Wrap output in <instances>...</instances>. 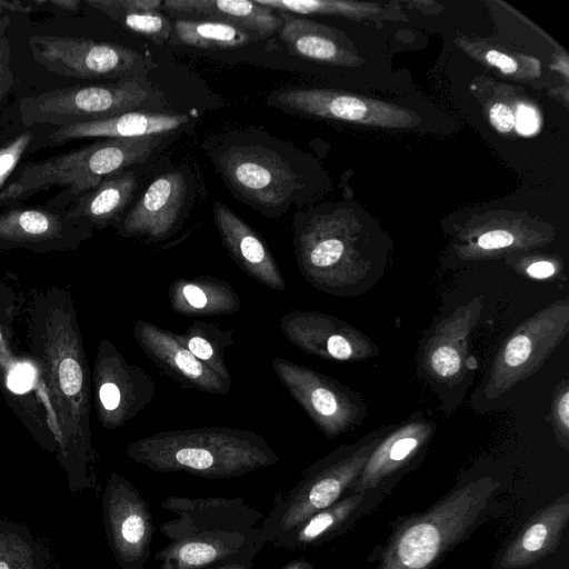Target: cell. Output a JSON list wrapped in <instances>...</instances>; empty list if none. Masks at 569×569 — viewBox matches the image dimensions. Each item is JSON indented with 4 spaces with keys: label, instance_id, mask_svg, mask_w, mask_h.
Here are the masks:
<instances>
[{
    "label": "cell",
    "instance_id": "cell-25",
    "mask_svg": "<svg viewBox=\"0 0 569 569\" xmlns=\"http://www.w3.org/2000/svg\"><path fill=\"white\" fill-rule=\"evenodd\" d=\"M171 309L183 317H212L233 315L241 300L228 282L211 276L179 278L168 290Z\"/></svg>",
    "mask_w": 569,
    "mask_h": 569
},
{
    "label": "cell",
    "instance_id": "cell-45",
    "mask_svg": "<svg viewBox=\"0 0 569 569\" xmlns=\"http://www.w3.org/2000/svg\"><path fill=\"white\" fill-rule=\"evenodd\" d=\"M254 560L232 561L210 569H252Z\"/></svg>",
    "mask_w": 569,
    "mask_h": 569
},
{
    "label": "cell",
    "instance_id": "cell-36",
    "mask_svg": "<svg viewBox=\"0 0 569 569\" xmlns=\"http://www.w3.org/2000/svg\"><path fill=\"white\" fill-rule=\"evenodd\" d=\"M31 141L32 132L26 131L0 148V191Z\"/></svg>",
    "mask_w": 569,
    "mask_h": 569
},
{
    "label": "cell",
    "instance_id": "cell-2",
    "mask_svg": "<svg viewBox=\"0 0 569 569\" xmlns=\"http://www.w3.org/2000/svg\"><path fill=\"white\" fill-rule=\"evenodd\" d=\"M160 507L176 518L159 523L168 540L154 555L159 569H210L254 560L266 545L264 516L242 497L168 496Z\"/></svg>",
    "mask_w": 569,
    "mask_h": 569
},
{
    "label": "cell",
    "instance_id": "cell-43",
    "mask_svg": "<svg viewBox=\"0 0 569 569\" xmlns=\"http://www.w3.org/2000/svg\"><path fill=\"white\" fill-rule=\"evenodd\" d=\"M32 10H36V7L32 4L31 1L23 2L20 0H13V1L0 0V12H2V11L30 12Z\"/></svg>",
    "mask_w": 569,
    "mask_h": 569
},
{
    "label": "cell",
    "instance_id": "cell-26",
    "mask_svg": "<svg viewBox=\"0 0 569 569\" xmlns=\"http://www.w3.org/2000/svg\"><path fill=\"white\" fill-rule=\"evenodd\" d=\"M569 519L567 496L536 513L501 557L507 569L521 568L536 562L558 543Z\"/></svg>",
    "mask_w": 569,
    "mask_h": 569
},
{
    "label": "cell",
    "instance_id": "cell-13",
    "mask_svg": "<svg viewBox=\"0 0 569 569\" xmlns=\"http://www.w3.org/2000/svg\"><path fill=\"white\" fill-rule=\"evenodd\" d=\"M32 58L52 73L77 79H113L127 76L141 61L127 47L67 36H32Z\"/></svg>",
    "mask_w": 569,
    "mask_h": 569
},
{
    "label": "cell",
    "instance_id": "cell-47",
    "mask_svg": "<svg viewBox=\"0 0 569 569\" xmlns=\"http://www.w3.org/2000/svg\"><path fill=\"white\" fill-rule=\"evenodd\" d=\"M0 569H9V567L7 563L0 562Z\"/></svg>",
    "mask_w": 569,
    "mask_h": 569
},
{
    "label": "cell",
    "instance_id": "cell-39",
    "mask_svg": "<svg viewBox=\"0 0 569 569\" xmlns=\"http://www.w3.org/2000/svg\"><path fill=\"white\" fill-rule=\"evenodd\" d=\"M489 118L491 124L499 132H509L515 127V113L503 103L493 104L490 109Z\"/></svg>",
    "mask_w": 569,
    "mask_h": 569
},
{
    "label": "cell",
    "instance_id": "cell-38",
    "mask_svg": "<svg viewBox=\"0 0 569 569\" xmlns=\"http://www.w3.org/2000/svg\"><path fill=\"white\" fill-rule=\"evenodd\" d=\"M517 242L513 233L506 229H493L481 233L477 238V247L482 252H493L508 249Z\"/></svg>",
    "mask_w": 569,
    "mask_h": 569
},
{
    "label": "cell",
    "instance_id": "cell-18",
    "mask_svg": "<svg viewBox=\"0 0 569 569\" xmlns=\"http://www.w3.org/2000/svg\"><path fill=\"white\" fill-rule=\"evenodd\" d=\"M133 337L152 362L182 387L209 395L226 396L229 392L231 383L198 360L172 331L139 319L133 325Z\"/></svg>",
    "mask_w": 569,
    "mask_h": 569
},
{
    "label": "cell",
    "instance_id": "cell-9",
    "mask_svg": "<svg viewBox=\"0 0 569 569\" xmlns=\"http://www.w3.org/2000/svg\"><path fill=\"white\" fill-rule=\"evenodd\" d=\"M569 331V299L540 309L505 340L477 397L491 401L535 373Z\"/></svg>",
    "mask_w": 569,
    "mask_h": 569
},
{
    "label": "cell",
    "instance_id": "cell-32",
    "mask_svg": "<svg viewBox=\"0 0 569 569\" xmlns=\"http://www.w3.org/2000/svg\"><path fill=\"white\" fill-rule=\"evenodd\" d=\"M26 293L0 277V358L14 359L21 352L16 341L14 321L21 316Z\"/></svg>",
    "mask_w": 569,
    "mask_h": 569
},
{
    "label": "cell",
    "instance_id": "cell-8",
    "mask_svg": "<svg viewBox=\"0 0 569 569\" xmlns=\"http://www.w3.org/2000/svg\"><path fill=\"white\" fill-rule=\"evenodd\" d=\"M293 250L301 276L313 288L336 297H357L376 286L383 268L360 257L341 228L330 220L295 227Z\"/></svg>",
    "mask_w": 569,
    "mask_h": 569
},
{
    "label": "cell",
    "instance_id": "cell-5",
    "mask_svg": "<svg viewBox=\"0 0 569 569\" xmlns=\"http://www.w3.org/2000/svg\"><path fill=\"white\" fill-rule=\"evenodd\" d=\"M392 425L371 430L307 468L290 489L279 490L261 521L266 543L286 535L313 513L337 502L359 477L372 450Z\"/></svg>",
    "mask_w": 569,
    "mask_h": 569
},
{
    "label": "cell",
    "instance_id": "cell-15",
    "mask_svg": "<svg viewBox=\"0 0 569 569\" xmlns=\"http://www.w3.org/2000/svg\"><path fill=\"white\" fill-rule=\"evenodd\" d=\"M279 325L289 342L326 360L353 362L379 353L366 333L331 315L292 310L280 318Z\"/></svg>",
    "mask_w": 569,
    "mask_h": 569
},
{
    "label": "cell",
    "instance_id": "cell-24",
    "mask_svg": "<svg viewBox=\"0 0 569 569\" xmlns=\"http://www.w3.org/2000/svg\"><path fill=\"white\" fill-rule=\"evenodd\" d=\"M187 121L186 114L130 111L106 119L57 128L50 133L49 141L52 144H61L82 138H140L169 132Z\"/></svg>",
    "mask_w": 569,
    "mask_h": 569
},
{
    "label": "cell",
    "instance_id": "cell-29",
    "mask_svg": "<svg viewBox=\"0 0 569 569\" xmlns=\"http://www.w3.org/2000/svg\"><path fill=\"white\" fill-rule=\"evenodd\" d=\"M231 329H222L206 321L192 322L184 332H173L174 338L198 360L204 363L221 379L231 383V376L226 363V351L234 343Z\"/></svg>",
    "mask_w": 569,
    "mask_h": 569
},
{
    "label": "cell",
    "instance_id": "cell-31",
    "mask_svg": "<svg viewBox=\"0 0 569 569\" xmlns=\"http://www.w3.org/2000/svg\"><path fill=\"white\" fill-rule=\"evenodd\" d=\"M174 32L180 42L203 49L239 48L252 40L239 28L210 20L178 19Z\"/></svg>",
    "mask_w": 569,
    "mask_h": 569
},
{
    "label": "cell",
    "instance_id": "cell-35",
    "mask_svg": "<svg viewBox=\"0 0 569 569\" xmlns=\"http://www.w3.org/2000/svg\"><path fill=\"white\" fill-rule=\"evenodd\" d=\"M86 2L113 19L132 12L157 11L163 4L160 0H88Z\"/></svg>",
    "mask_w": 569,
    "mask_h": 569
},
{
    "label": "cell",
    "instance_id": "cell-12",
    "mask_svg": "<svg viewBox=\"0 0 569 569\" xmlns=\"http://www.w3.org/2000/svg\"><path fill=\"white\" fill-rule=\"evenodd\" d=\"M92 396L100 425L113 430L124 426L154 398L150 373L126 360L109 340H100L91 372Z\"/></svg>",
    "mask_w": 569,
    "mask_h": 569
},
{
    "label": "cell",
    "instance_id": "cell-22",
    "mask_svg": "<svg viewBox=\"0 0 569 569\" xmlns=\"http://www.w3.org/2000/svg\"><path fill=\"white\" fill-rule=\"evenodd\" d=\"M214 223L223 247L236 264L260 284L283 291L286 281L261 237L226 204H213Z\"/></svg>",
    "mask_w": 569,
    "mask_h": 569
},
{
    "label": "cell",
    "instance_id": "cell-44",
    "mask_svg": "<svg viewBox=\"0 0 569 569\" xmlns=\"http://www.w3.org/2000/svg\"><path fill=\"white\" fill-rule=\"evenodd\" d=\"M46 4L56 7L57 9L73 11L78 10L80 2L77 0H50L44 1Z\"/></svg>",
    "mask_w": 569,
    "mask_h": 569
},
{
    "label": "cell",
    "instance_id": "cell-23",
    "mask_svg": "<svg viewBox=\"0 0 569 569\" xmlns=\"http://www.w3.org/2000/svg\"><path fill=\"white\" fill-rule=\"evenodd\" d=\"M163 8L179 17L207 18L239 28L252 39H263L281 27L271 9L248 0H166Z\"/></svg>",
    "mask_w": 569,
    "mask_h": 569
},
{
    "label": "cell",
    "instance_id": "cell-16",
    "mask_svg": "<svg viewBox=\"0 0 569 569\" xmlns=\"http://www.w3.org/2000/svg\"><path fill=\"white\" fill-rule=\"evenodd\" d=\"M93 229L71 218L67 210L16 208L0 212V250L37 253L76 250Z\"/></svg>",
    "mask_w": 569,
    "mask_h": 569
},
{
    "label": "cell",
    "instance_id": "cell-4",
    "mask_svg": "<svg viewBox=\"0 0 569 569\" xmlns=\"http://www.w3.org/2000/svg\"><path fill=\"white\" fill-rule=\"evenodd\" d=\"M497 488L498 481L492 477L471 480L402 523L376 569H430L476 526Z\"/></svg>",
    "mask_w": 569,
    "mask_h": 569
},
{
    "label": "cell",
    "instance_id": "cell-20",
    "mask_svg": "<svg viewBox=\"0 0 569 569\" xmlns=\"http://www.w3.org/2000/svg\"><path fill=\"white\" fill-rule=\"evenodd\" d=\"M0 390L14 413L36 438L57 441L46 389L36 363L24 353L0 358ZM58 442V441H57Z\"/></svg>",
    "mask_w": 569,
    "mask_h": 569
},
{
    "label": "cell",
    "instance_id": "cell-7",
    "mask_svg": "<svg viewBox=\"0 0 569 569\" xmlns=\"http://www.w3.org/2000/svg\"><path fill=\"white\" fill-rule=\"evenodd\" d=\"M485 306L482 296L455 308L435 321L417 349V373L438 397L450 416L463 402L477 362L470 353V338Z\"/></svg>",
    "mask_w": 569,
    "mask_h": 569
},
{
    "label": "cell",
    "instance_id": "cell-34",
    "mask_svg": "<svg viewBox=\"0 0 569 569\" xmlns=\"http://www.w3.org/2000/svg\"><path fill=\"white\" fill-rule=\"evenodd\" d=\"M551 422L559 445L569 448V381L565 379L555 391L551 405Z\"/></svg>",
    "mask_w": 569,
    "mask_h": 569
},
{
    "label": "cell",
    "instance_id": "cell-27",
    "mask_svg": "<svg viewBox=\"0 0 569 569\" xmlns=\"http://www.w3.org/2000/svg\"><path fill=\"white\" fill-rule=\"evenodd\" d=\"M131 172L118 171L106 177L94 189L81 196L68 214L90 228H103L117 222L136 189Z\"/></svg>",
    "mask_w": 569,
    "mask_h": 569
},
{
    "label": "cell",
    "instance_id": "cell-3",
    "mask_svg": "<svg viewBox=\"0 0 569 569\" xmlns=\"http://www.w3.org/2000/svg\"><path fill=\"white\" fill-rule=\"evenodd\" d=\"M126 453L156 472L206 479L241 477L279 461L258 432L220 426L160 431L129 443Z\"/></svg>",
    "mask_w": 569,
    "mask_h": 569
},
{
    "label": "cell",
    "instance_id": "cell-46",
    "mask_svg": "<svg viewBox=\"0 0 569 569\" xmlns=\"http://www.w3.org/2000/svg\"><path fill=\"white\" fill-rule=\"evenodd\" d=\"M279 569H315V567L305 558H299L287 562Z\"/></svg>",
    "mask_w": 569,
    "mask_h": 569
},
{
    "label": "cell",
    "instance_id": "cell-17",
    "mask_svg": "<svg viewBox=\"0 0 569 569\" xmlns=\"http://www.w3.org/2000/svg\"><path fill=\"white\" fill-rule=\"evenodd\" d=\"M108 489L107 513L118 560L123 569H143L154 532L150 506L128 479L117 473Z\"/></svg>",
    "mask_w": 569,
    "mask_h": 569
},
{
    "label": "cell",
    "instance_id": "cell-10",
    "mask_svg": "<svg viewBox=\"0 0 569 569\" xmlns=\"http://www.w3.org/2000/svg\"><path fill=\"white\" fill-rule=\"evenodd\" d=\"M148 98V90L132 80L74 86L26 97L19 112L26 126L60 128L133 111Z\"/></svg>",
    "mask_w": 569,
    "mask_h": 569
},
{
    "label": "cell",
    "instance_id": "cell-28",
    "mask_svg": "<svg viewBox=\"0 0 569 569\" xmlns=\"http://www.w3.org/2000/svg\"><path fill=\"white\" fill-rule=\"evenodd\" d=\"M362 493L339 499L333 505L313 513L298 527L271 542L274 548L299 550L319 545L337 533L350 519L362 501Z\"/></svg>",
    "mask_w": 569,
    "mask_h": 569
},
{
    "label": "cell",
    "instance_id": "cell-6",
    "mask_svg": "<svg viewBox=\"0 0 569 569\" xmlns=\"http://www.w3.org/2000/svg\"><path fill=\"white\" fill-rule=\"evenodd\" d=\"M162 134L107 139L48 159L22 164L0 191V203L19 201L50 187H67L72 196L94 189L106 177L146 160Z\"/></svg>",
    "mask_w": 569,
    "mask_h": 569
},
{
    "label": "cell",
    "instance_id": "cell-30",
    "mask_svg": "<svg viewBox=\"0 0 569 569\" xmlns=\"http://www.w3.org/2000/svg\"><path fill=\"white\" fill-rule=\"evenodd\" d=\"M280 39L297 54L318 61H332L339 57V48L323 27L280 11Z\"/></svg>",
    "mask_w": 569,
    "mask_h": 569
},
{
    "label": "cell",
    "instance_id": "cell-40",
    "mask_svg": "<svg viewBox=\"0 0 569 569\" xmlns=\"http://www.w3.org/2000/svg\"><path fill=\"white\" fill-rule=\"evenodd\" d=\"M515 124L521 134H532L539 127L538 116L531 107L520 106L515 116Z\"/></svg>",
    "mask_w": 569,
    "mask_h": 569
},
{
    "label": "cell",
    "instance_id": "cell-21",
    "mask_svg": "<svg viewBox=\"0 0 569 569\" xmlns=\"http://www.w3.org/2000/svg\"><path fill=\"white\" fill-rule=\"evenodd\" d=\"M186 196L187 181L182 173L169 172L159 177L118 226V232L123 237L153 241L171 236Z\"/></svg>",
    "mask_w": 569,
    "mask_h": 569
},
{
    "label": "cell",
    "instance_id": "cell-11",
    "mask_svg": "<svg viewBox=\"0 0 569 569\" xmlns=\"http://www.w3.org/2000/svg\"><path fill=\"white\" fill-rule=\"evenodd\" d=\"M271 368L286 390L329 439L359 427L367 407L359 393L312 368L274 357Z\"/></svg>",
    "mask_w": 569,
    "mask_h": 569
},
{
    "label": "cell",
    "instance_id": "cell-19",
    "mask_svg": "<svg viewBox=\"0 0 569 569\" xmlns=\"http://www.w3.org/2000/svg\"><path fill=\"white\" fill-rule=\"evenodd\" d=\"M437 423L420 412L400 423H392L367 459L352 485L355 493L373 489L416 460L428 447Z\"/></svg>",
    "mask_w": 569,
    "mask_h": 569
},
{
    "label": "cell",
    "instance_id": "cell-42",
    "mask_svg": "<svg viewBox=\"0 0 569 569\" xmlns=\"http://www.w3.org/2000/svg\"><path fill=\"white\" fill-rule=\"evenodd\" d=\"M487 61L499 68L505 73H512L517 70V63L509 56H506L499 51L490 50L486 53Z\"/></svg>",
    "mask_w": 569,
    "mask_h": 569
},
{
    "label": "cell",
    "instance_id": "cell-1",
    "mask_svg": "<svg viewBox=\"0 0 569 569\" xmlns=\"http://www.w3.org/2000/svg\"><path fill=\"white\" fill-rule=\"evenodd\" d=\"M27 356L36 363L64 456L92 458L91 372L72 295L48 287L26 295L21 316Z\"/></svg>",
    "mask_w": 569,
    "mask_h": 569
},
{
    "label": "cell",
    "instance_id": "cell-14",
    "mask_svg": "<svg viewBox=\"0 0 569 569\" xmlns=\"http://www.w3.org/2000/svg\"><path fill=\"white\" fill-rule=\"evenodd\" d=\"M218 166L229 184L256 204L279 207L298 188L289 163L261 146L231 147L219 158Z\"/></svg>",
    "mask_w": 569,
    "mask_h": 569
},
{
    "label": "cell",
    "instance_id": "cell-41",
    "mask_svg": "<svg viewBox=\"0 0 569 569\" xmlns=\"http://www.w3.org/2000/svg\"><path fill=\"white\" fill-rule=\"evenodd\" d=\"M525 273L531 279L546 280L557 273V266L550 260H536L526 267Z\"/></svg>",
    "mask_w": 569,
    "mask_h": 569
},
{
    "label": "cell",
    "instance_id": "cell-33",
    "mask_svg": "<svg viewBox=\"0 0 569 569\" xmlns=\"http://www.w3.org/2000/svg\"><path fill=\"white\" fill-rule=\"evenodd\" d=\"M126 28L161 44L172 31L171 22L157 11L132 12L118 17Z\"/></svg>",
    "mask_w": 569,
    "mask_h": 569
},
{
    "label": "cell",
    "instance_id": "cell-37",
    "mask_svg": "<svg viewBox=\"0 0 569 569\" xmlns=\"http://www.w3.org/2000/svg\"><path fill=\"white\" fill-rule=\"evenodd\" d=\"M9 24L7 17H0V102L13 84V73L11 70V48L6 36Z\"/></svg>",
    "mask_w": 569,
    "mask_h": 569
}]
</instances>
